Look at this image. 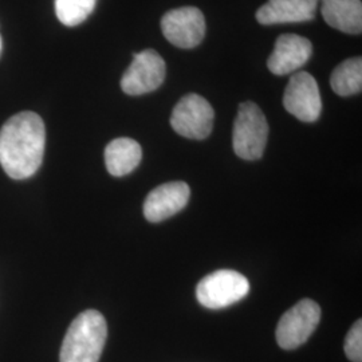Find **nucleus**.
I'll return each mask as SVG.
<instances>
[{"mask_svg":"<svg viewBox=\"0 0 362 362\" xmlns=\"http://www.w3.org/2000/svg\"><path fill=\"white\" fill-rule=\"evenodd\" d=\"M318 7V0H269L257 11L260 25H285L309 22Z\"/></svg>","mask_w":362,"mask_h":362,"instance_id":"obj_12","label":"nucleus"},{"mask_svg":"<svg viewBox=\"0 0 362 362\" xmlns=\"http://www.w3.org/2000/svg\"><path fill=\"white\" fill-rule=\"evenodd\" d=\"M284 105L286 110L299 121H317L322 112V100L314 77L306 71L293 74L286 86Z\"/></svg>","mask_w":362,"mask_h":362,"instance_id":"obj_8","label":"nucleus"},{"mask_svg":"<svg viewBox=\"0 0 362 362\" xmlns=\"http://www.w3.org/2000/svg\"><path fill=\"white\" fill-rule=\"evenodd\" d=\"M167 67L156 50L134 54L133 62L121 79V88L129 95H143L158 89L165 79Z\"/></svg>","mask_w":362,"mask_h":362,"instance_id":"obj_7","label":"nucleus"},{"mask_svg":"<svg viewBox=\"0 0 362 362\" xmlns=\"http://www.w3.org/2000/svg\"><path fill=\"white\" fill-rule=\"evenodd\" d=\"M321 321V308L311 299H302L286 311L276 326V342L285 350L303 345Z\"/></svg>","mask_w":362,"mask_h":362,"instance_id":"obj_5","label":"nucleus"},{"mask_svg":"<svg viewBox=\"0 0 362 362\" xmlns=\"http://www.w3.org/2000/svg\"><path fill=\"white\" fill-rule=\"evenodd\" d=\"M215 112L206 98L199 94H187L175 106L170 125L173 130L189 140H204L214 128Z\"/></svg>","mask_w":362,"mask_h":362,"instance_id":"obj_6","label":"nucleus"},{"mask_svg":"<svg viewBox=\"0 0 362 362\" xmlns=\"http://www.w3.org/2000/svg\"><path fill=\"white\" fill-rule=\"evenodd\" d=\"M46 145L43 119L34 112L11 117L0 130V165L13 180H25L42 165Z\"/></svg>","mask_w":362,"mask_h":362,"instance_id":"obj_1","label":"nucleus"},{"mask_svg":"<svg viewBox=\"0 0 362 362\" xmlns=\"http://www.w3.org/2000/svg\"><path fill=\"white\" fill-rule=\"evenodd\" d=\"M311 54L313 45L309 39L297 34H284L275 42L267 67L275 76H287L306 65Z\"/></svg>","mask_w":362,"mask_h":362,"instance_id":"obj_10","label":"nucleus"},{"mask_svg":"<svg viewBox=\"0 0 362 362\" xmlns=\"http://www.w3.org/2000/svg\"><path fill=\"white\" fill-rule=\"evenodd\" d=\"M189 187L182 181L165 182L148 194L144 203L146 220L158 223L168 219L184 209L189 200Z\"/></svg>","mask_w":362,"mask_h":362,"instance_id":"obj_11","label":"nucleus"},{"mask_svg":"<svg viewBox=\"0 0 362 362\" xmlns=\"http://www.w3.org/2000/svg\"><path fill=\"white\" fill-rule=\"evenodd\" d=\"M143 158L140 144L128 137L116 139L105 149V164L112 176L121 177L132 173Z\"/></svg>","mask_w":362,"mask_h":362,"instance_id":"obj_14","label":"nucleus"},{"mask_svg":"<svg viewBox=\"0 0 362 362\" xmlns=\"http://www.w3.org/2000/svg\"><path fill=\"white\" fill-rule=\"evenodd\" d=\"M164 37L173 46L180 49H194L206 35V19L196 7H181L165 13L161 19Z\"/></svg>","mask_w":362,"mask_h":362,"instance_id":"obj_9","label":"nucleus"},{"mask_svg":"<svg viewBox=\"0 0 362 362\" xmlns=\"http://www.w3.org/2000/svg\"><path fill=\"white\" fill-rule=\"evenodd\" d=\"M267 139L269 124L258 105L250 101L239 105L233 133L236 156L247 161L259 160L263 156Z\"/></svg>","mask_w":362,"mask_h":362,"instance_id":"obj_3","label":"nucleus"},{"mask_svg":"<svg viewBox=\"0 0 362 362\" xmlns=\"http://www.w3.org/2000/svg\"><path fill=\"white\" fill-rule=\"evenodd\" d=\"M345 354L351 362H362V321L350 327L349 333L345 338Z\"/></svg>","mask_w":362,"mask_h":362,"instance_id":"obj_17","label":"nucleus"},{"mask_svg":"<svg viewBox=\"0 0 362 362\" xmlns=\"http://www.w3.org/2000/svg\"><path fill=\"white\" fill-rule=\"evenodd\" d=\"M321 13L329 26L346 34H361V0H321Z\"/></svg>","mask_w":362,"mask_h":362,"instance_id":"obj_13","label":"nucleus"},{"mask_svg":"<svg viewBox=\"0 0 362 362\" xmlns=\"http://www.w3.org/2000/svg\"><path fill=\"white\" fill-rule=\"evenodd\" d=\"M250 293L245 275L233 270H218L203 278L196 287V297L207 309H224L242 300Z\"/></svg>","mask_w":362,"mask_h":362,"instance_id":"obj_4","label":"nucleus"},{"mask_svg":"<svg viewBox=\"0 0 362 362\" xmlns=\"http://www.w3.org/2000/svg\"><path fill=\"white\" fill-rule=\"evenodd\" d=\"M107 338L104 315L97 310L81 313L67 329L59 361L98 362Z\"/></svg>","mask_w":362,"mask_h":362,"instance_id":"obj_2","label":"nucleus"},{"mask_svg":"<svg viewBox=\"0 0 362 362\" xmlns=\"http://www.w3.org/2000/svg\"><path fill=\"white\" fill-rule=\"evenodd\" d=\"M333 91L341 97H349L362 90L361 57L350 58L337 66L330 78Z\"/></svg>","mask_w":362,"mask_h":362,"instance_id":"obj_15","label":"nucleus"},{"mask_svg":"<svg viewBox=\"0 0 362 362\" xmlns=\"http://www.w3.org/2000/svg\"><path fill=\"white\" fill-rule=\"evenodd\" d=\"M95 4L97 0H55V13L65 26H78L89 18Z\"/></svg>","mask_w":362,"mask_h":362,"instance_id":"obj_16","label":"nucleus"},{"mask_svg":"<svg viewBox=\"0 0 362 362\" xmlns=\"http://www.w3.org/2000/svg\"><path fill=\"white\" fill-rule=\"evenodd\" d=\"M0 52H1V37H0Z\"/></svg>","mask_w":362,"mask_h":362,"instance_id":"obj_18","label":"nucleus"}]
</instances>
